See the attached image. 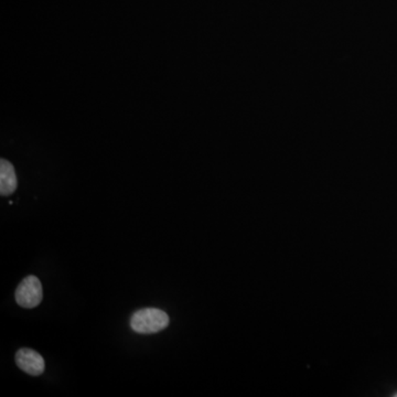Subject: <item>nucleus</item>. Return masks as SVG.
<instances>
[{"mask_svg": "<svg viewBox=\"0 0 397 397\" xmlns=\"http://www.w3.org/2000/svg\"><path fill=\"white\" fill-rule=\"evenodd\" d=\"M395 396H396V397H397V394H395Z\"/></svg>", "mask_w": 397, "mask_h": 397, "instance_id": "nucleus-5", "label": "nucleus"}, {"mask_svg": "<svg viewBox=\"0 0 397 397\" xmlns=\"http://www.w3.org/2000/svg\"><path fill=\"white\" fill-rule=\"evenodd\" d=\"M14 361L21 371L32 376H39L45 372V360L34 350L29 349V348L18 350Z\"/></svg>", "mask_w": 397, "mask_h": 397, "instance_id": "nucleus-3", "label": "nucleus"}, {"mask_svg": "<svg viewBox=\"0 0 397 397\" xmlns=\"http://www.w3.org/2000/svg\"><path fill=\"white\" fill-rule=\"evenodd\" d=\"M43 285L36 276H27L18 285L14 299L20 307L32 309L43 302Z\"/></svg>", "mask_w": 397, "mask_h": 397, "instance_id": "nucleus-2", "label": "nucleus"}, {"mask_svg": "<svg viewBox=\"0 0 397 397\" xmlns=\"http://www.w3.org/2000/svg\"><path fill=\"white\" fill-rule=\"evenodd\" d=\"M17 176L14 166L8 160L0 161V193L3 197L12 195L17 189Z\"/></svg>", "mask_w": 397, "mask_h": 397, "instance_id": "nucleus-4", "label": "nucleus"}, {"mask_svg": "<svg viewBox=\"0 0 397 397\" xmlns=\"http://www.w3.org/2000/svg\"><path fill=\"white\" fill-rule=\"evenodd\" d=\"M170 324L169 315L157 308H144L136 311L130 318V327L141 335L160 333Z\"/></svg>", "mask_w": 397, "mask_h": 397, "instance_id": "nucleus-1", "label": "nucleus"}]
</instances>
